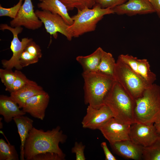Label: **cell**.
<instances>
[{"instance_id":"cell-1","label":"cell","mask_w":160,"mask_h":160,"mask_svg":"<svg viewBox=\"0 0 160 160\" xmlns=\"http://www.w3.org/2000/svg\"><path fill=\"white\" fill-rule=\"evenodd\" d=\"M67 137L63 134L60 126L44 131L34 127L30 130L24 146L25 159L31 160L36 155L47 152L55 153L65 160V155L59 146L64 143Z\"/></svg>"},{"instance_id":"cell-2","label":"cell","mask_w":160,"mask_h":160,"mask_svg":"<svg viewBox=\"0 0 160 160\" xmlns=\"http://www.w3.org/2000/svg\"><path fill=\"white\" fill-rule=\"evenodd\" d=\"M84 102L98 108L104 104L105 98L116 80L111 76L98 72L83 73Z\"/></svg>"},{"instance_id":"cell-3","label":"cell","mask_w":160,"mask_h":160,"mask_svg":"<svg viewBox=\"0 0 160 160\" xmlns=\"http://www.w3.org/2000/svg\"><path fill=\"white\" fill-rule=\"evenodd\" d=\"M104 104L110 108L113 117L124 123L135 122V100L116 81L106 96Z\"/></svg>"},{"instance_id":"cell-4","label":"cell","mask_w":160,"mask_h":160,"mask_svg":"<svg viewBox=\"0 0 160 160\" xmlns=\"http://www.w3.org/2000/svg\"><path fill=\"white\" fill-rule=\"evenodd\" d=\"M135 122L154 124L160 114V86L154 83L150 85L135 100Z\"/></svg>"},{"instance_id":"cell-5","label":"cell","mask_w":160,"mask_h":160,"mask_svg":"<svg viewBox=\"0 0 160 160\" xmlns=\"http://www.w3.org/2000/svg\"><path fill=\"white\" fill-rule=\"evenodd\" d=\"M77 10V13L72 17L73 23L68 28L73 37L94 31L105 15L114 13L113 9L103 8L97 4L92 8Z\"/></svg>"},{"instance_id":"cell-6","label":"cell","mask_w":160,"mask_h":160,"mask_svg":"<svg viewBox=\"0 0 160 160\" xmlns=\"http://www.w3.org/2000/svg\"><path fill=\"white\" fill-rule=\"evenodd\" d=\"M114 78L135 100L141 97L151 85L118 59L116 62Z\"/></svg>"},{"instance_id":"cell-7","label":"cell","mask_w":160,"mask_h":160,"mask_svg":"<svg viewBox=\"0 0 160 160\" xmlns=\"http://www.w3.org/2000/svg\"><path fill=\"white\" fill-rule=\"evenodd\" d=\"M23 29L22 27L13 28L6 24H0V30H9L13 35L10 46L12 55L9 60H3L1 61L2 64L4 68L12 69L15 68L18 70L22 68L20 64V55L28 44L33 40L32 38L26 37L22 39L21 41L20 40L18 35L22 32Z\"/></svg>"},{"instance_id":"cell-8","label":"cell","mask_w":160,"mask_h":160,"mask_svg":"<svg viewBox=\"0 0 160 160\" xmlns=\"http://www.w3.org/2000/svg\"><path fill=\"white\" fill-rule=\"evenodd\" d=\"M35 13L44 24L47 32L55 39L57 38V33H59L64 35L68 40H71L73 37L68 29L70 25L61 16L41 10L37 9Z\"/></svg>"},{"instance_id":"cell-9","label":"cell","mask_w":160,"mask_h":160,"mask_svg":"<svg viewBox=\"0 0 160 160\" xmlns=\"http://www.w3.org/2000/svg\"><path fill=\"white\" fill-rule=\"evenodd\" d=\"M31 0H25L16 17L10 21L13 28L24 27L35 30L40 28L43 24L34 11Z\"/></svg>"},{"instance_id":"cell-10","label":"cell","mask_w":160,"mask_h":160,"mask_svg":"<svg viewBox=\"0 0 160 160\" xmlns=\"http://www.w3.org/2000/svg\"><path fill=\"white\" fill-rule=\"evenodd\" d=\"M131 124L123 123L113 117L101 126L99 130L110 144L130 140Z\"/></svg>"},{"instance_id":"cell-11","label":"cell","mask_w":160,"mask_h":160,"mask_svg":"<svg viewBox=\"0 0 160 160\" xmlns=\"http://www.w3.org/2000/svg\"><path fill=\"white\" fill-rule=\"evenodd\" d=\"M113 117V115L112 112L106 105L104 104L98 108L88 105L81 124L82 127L84 128L99 129L104 124Z\"/></svg>"},{"instance_id":"cell-12","label":"cell","mask_w":160,"mask_h":160,"mask_svg":"<svg viewBox=\"0 0 160 160\" xmlns=\"http://www.w3.org/2000/svg\"><path fill=\"white\" fill-rule=\"evenodd\" d=\"M159 135L156 132L153 124H146L135 122L131 125L130 140L143 147L151 145Z\"/></svg>"},{"instance_id":"cell-13","label":"cell","mask_w":160,"mask_h":160,"mask_svg":"<svg viewBox=\"0 0 160 160\" xmlns=\"http://www.w3.org/2000/svg\"><path fill=\"white\" fill-rule=\"evenodd\" d=\"M113 9L114 13L129 16L155 12L149 0H128L124 3Z\"/></svg>"},{"instance_id":"cell-14","label":"cell","mask_w":160,"mask_h":160,"mask_svg":"<svg viewBox=\"0 0 160 160\" xmlns=\"http://www.w3.org/2000/svg\"><path fill=\"white\" fill-rule=\"evenodd\" d=\"M49 98V94L46 92L33 96L26 100L22 110L33 117L43 120Z\"/></svg>"},{"instance_id":"cell-15","label":"cell","mask_w":160,"mask_h":160,"mask_svg":"<svg viewBox=\"0 0 160 160\" xmlns=\"http://www.w3.org/2000/svg\"><path fill=\"white\" fill-rule=\"evenodd\" d=\"M110 145L114 152L123 157L136 160L142 159L144 147L130 140L116 142Z\"/></svg>"},{"instance_id":"cell-16","label":"cell","mask_w":160,"mask_h":160,"mask_svg":"<svg viewBox=\"0 0 160 160\" xmlns=\"http://www.w3.org/2000/svg\"><path fill=\"white\" fill-rule=\"evenodd\" d=\"M18 105L10 96H0V114L5 122L8 123L16 116L25 115L26 113L20 109Z\"/></svg>"},{"instance_id":"cell-17","label":"cell","mask_w":160,"mask_h":160,"mask_svg":"<svg viewBox=\"0 0 160 160\" xmlns=\"http://www.w3.org/2000/svg\"><path fill=\"white\" fill-rule=\"evenodd\" d=\"M45 92L41 87L34 81L16 91L10 93V96L17 103L20 108H22L28 98Z\"/></svg>"},{"instance_id":"cell-18","label":"cell","mask_w":160,"mask_h":160,"mask_svg":"<svg viewBox=\"0 0 160 160\" xmlns=\"http://www.w3.org/2000/svg\"><path fill=\"white\" fill-rule=\"evenodd\" d=\"M38 8L41 10L49 11L61 16L68 25H71L73 20L65 6L60 0H39Z\"/></svg>"},{"instance_id":"cell-19","label":"cell","mask_w":160,"mask_h":160,"mask_svg":"<svg viewBox=\"0 0 160 160\" xmlns=\"http://www.w3.org/2000/svg\"><path fill=\"white\" fill-rule=\"evenodd\" d=\"M13 120L16 125L20 140V159L24 160V145L29 132L33 127V120L24 115L15 117Z\"/></svg>"},{"instance_id":"cell-20","label":"cell","mask_w":160,"mask_h":160,"mask_svg":"<svg viewBox=\"0 0 160 160\" xmlns=\"http://www.w3.org/2000/svg\"><path fill=\"white\" fill-rule=\"evenodd\" d=\"M103 51L101 47H99L89 55L77 57L76 59L82 66L83 73L97 72Z\"/></svg>"},{"instance_id":"cell-21","label":"cell","mask_w":160,"mask_h":160,"mask_svg":"<svg viewBox=\"0 0 160 160\" xmlns=\"http://www.w3.org/2000/svg\"><path fill=\"white\" fill-rule=\"evenodd\" d=\"M116 62L111 53L103 50L97 72L114 78Z\"/></svg>"},{"instance_id":"cell-22","label":"cell","mask_w":160,"mask_h":160,"mask_svg":"<svg viewBox=\"0 0 160 160\" xmlns=\"http://www.w3.org/2000/svg\"><path fill=\"white\" fill-rule=\"evenodd\" d=\"M137 71L139 75L150 85L154 83L156 79V76L151 71L147 59H138Z\"/></svg>"},{"instance_id":"cell-23","label":"cell","mask_w":160,"mask_h":160,"mask_svg":"<svg viewBox=\"0 0 160 160\" xmlns=\"http://www.w3.org/2000/svg\"><path fill=\"white\" fill-rule=\"evenodd\" d=\"M18 154L14 145L0 139V160H18Z\"/></svg>"},{"instance_id":"cell-24","label":"cell","mask_w":160,"mask_h":160,"mask_svg":"<svg viewBox=\"0 0 160 160\" xmlns=\"http://www.w3.org/2000/svg\"><path fill=\"white\" fill-rule=\"evenodd\" d=\"M142 159L145 160H160V135L151 145L143 147Z\"/></svg>"},{"instance_id":"cell-25","label":"cell","mask_w":160,"mask_h":160,"mask_svg":"<svg viewBox=\"0 0 160 160\" xmlns=\"http://www.w3.org/2000/svg\"><path fill=\"white\" fill-rule=\"evenodd\" d=\"M68 10L74 8L81 10L86 8H92L96 4V0H60Z\"/></svg>"},{"instance_id":"cell-26","label":"cell","mask_w":160,"mask_h":160,"mask_svg":"<svg viewBox=\"0 0 160 160\" xmlns=\"http://www.w3.org/2000/svg\"><path fill=\"white\" fill-rule=\"evenodd\" d=\"M16 78L11 87L7 90L10 93L16 91L27 84L34 81L28 79L26 76L19 70H15Z\"/></svg>"},{"instance_id":"cell-27","label":"cell","mask_w":160,"mask_h":160,"mask_svg":"<svg viewBox=\"0 0 160 160\" xmlns=\"http://www.w3.org/2000/svg\"><path fill=\"white\" fill-rule=\"evenodd\" d=\"M16 77V73L13 71L12 69H0V78L5 87L6 91H7L11 87Z\"/></svg>"},{"instance_id":"cell-28","label":"cell","mask_w":160,"mask_h":160,"mask_svg":"<svg viewBox=\"0 0 160 160\" xmlns=\"http://www.w3.org/2000/svg\"><path fill=\"white\" fill-rule=\"evenodd\" d=\"M23 0H19L15 5L9 8H5L0 5V16H7L13 19L16 16L22 4Z\"/></svg>"},{"instance_id":"cell-29","label":"cell","mask_w":160,"mask_h":160,"mask_svg":"<svg viewBox=\"0 0 160 160\" xmlns=\"http://www.w3.org/2000/svg\"><path fill=\"white\" fill-rule=\"evenodd\" d=\"M118 59L128 65L139 75L137 71L138 59L137 57L128 54H121L118 56Z\"/></svg>"},{"instance_id":"cell-30","label":"cell","mask_w":160,"mask_h":160,"mask_svg":"<svg viewBox=\"0 0 160 160\" xmlns=\"http://www.w3.org/2000/svg\"><path fill=\"white\" fill-rule=\"evenodd\" d=\"M39 59L24 49L20 57V64L23 68L30 64L37 63Z\"/></svg>"},{"instance_id":"cell-31","label":"cell","mask_w":160,"mask_h":160,"mask_svg":"<svg viewBox=\"0 0 160 160\" xmlns=\"http://www.w3.org/2000/svg\"><path fill=\"white\" fill-rule=\"evenodd\" d=\"M128 0H96V4L104 8L113 9L125 3Z\"/></svg>"},{"instance_id":"cell-32","label":"cell","mask_w":160,"mask_h":160,"mask_svg":"<svg viewBox=\"0 0 160 160\" xmlns=\"http://www.w3.org/2000/svg\"><path fill=\"white\" fill-rule=\"evenodd\" d=\"M24 49L30 54L39 59L42 57L41 50L40 46L33 40L28 44Z\"/></svg>"},{"instance_id":"cell-33","label":"cell","mask_w":160,"mask_h":160,"mask_svg":"<svg viewBox=\"0 0 160 160\" xmlns=\"http://www.w3.org/2000/svg\"><path fill=\"white\" fill-rule=\"evenodd\" d=\"M85 146L81 142H76L74 146L71 149L72 153L76 154V160H85L86 158L84 154V150Z\"/></svg>"},{"instance_id":"cell-34","label":"cell","mask_w":160,"mask_h":160,"mask_svg":"<svg viewBox=\"0 0 160 160\" xmlns=\"http://www.w3.org/2000/svg\"><path fill=\"white\" fill-rule=\"evenodd\" d=\"M31 160H63V159L57 154L47 152L36 155Z\"/></svg>"},{"instance_id":"cell-35","label":"cell","mask_w":160,"mask_h":160,"mask_svg":"<svg viewBox=\"0 0 160 160\" xmlns=\"http://www.w3.org/2000/svg\"><path fill=\"white\" fill-rule=\"evenodd\" d=\"M101 146L103 151L105 160H116V158L112 154L108 148L105 142H103Z\"/></svg>"},{"instance_id":"cell-36","label":"cell","mask_w":160,"mask_h":160,"mask_svg":"<svg viewBox=\"0 0 160 160\" xmlns=\"http://www.w3.org/2000/svg\"><path fill=\"white\" fill-rule=\"evenodd\" d=\"M159 17L160 18V0H149Z\"/></svg>"},{"instance_id":"cell-37","label":"cell","mask_w":160,"mask_h":160,"mask_svg":"<svg viewBox=\"0 0 160 160\" xmlns=\"http://www.w3.org/2000/svg\"><path fill=\"white\" fill-rule=\"evenodd\" d=\"M153 124L156 132L160 135V114L159 118Z\"/></svg>"}]
</instances>
